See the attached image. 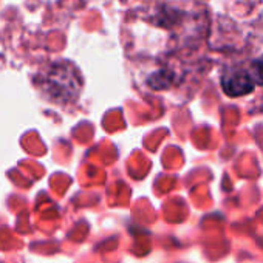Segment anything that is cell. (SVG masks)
<instances>
[{
    "label": "cell",
    "instance_id": "6da1fadb",
    "mask_svg": "<svg viewBox=\"0 0 263 263\" xmlns=\"http://www.w3.org/2000/svg\"><path fill=\"white\" fill-rule=\"evenodd\" d=\"M221 87L228 96H243L254 90L255 82H254L249 70L234 68V70H228L223 74Z\"/></svg>",
    "mask_w": 263,
    "mask_h": 263
},
{
    "label": "cell",
    "instance_id": "7a4b0ae2",
    "mask_svg": "<svg viewBox=\"0 0 263 263\" xmlns=\"http://www.w3.org/2000/svg\"><path fill=\"white\" fill-rule=\"evenodd\" d=\"M249 73L255 82V85H263V56L254 59L251 64H249Z\"/></svg>",
    "mask_w": 263,
    "mask_h": 263
}]
</instances>
